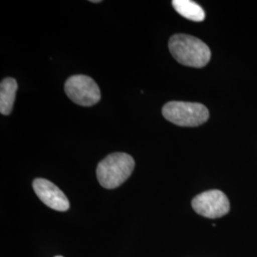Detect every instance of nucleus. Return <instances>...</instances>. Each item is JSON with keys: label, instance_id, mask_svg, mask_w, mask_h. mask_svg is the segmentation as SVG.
<instances>
[{"label": "nucleus", "instance_id": "nucleus-1", "mask_svg": "<svg viewBox=\"0 0 257 257\" xmlns=\"http://www.w3.org/2000/svg\"><path fill=\"white\" fill-rule=\"evenodd\" d=\"M169 50L175 60L184 66L203 68L211 60V50L208 45L189 35L173 36L169 41Z\"/></svg>", "mask_w": 257, "mask_h": 257}, {"label": "nucleus", "instance_id": "nucleus-2", "mask_svg": "<svg viewBox=\"0 0 257 257\" xmlns=\"http://www.w3.org/2000/svg\"><path fill=\"white\" fill-rule=\"evenodd\" d=\"M135 169V160L124 153H114L103 159L97 166L96 175L105 189H115L124 183Z\"/></svg>", "mask_w": 257, "mask_h": 257}, {"label": "nucleus", "instance_id": "nucleus-3", "mask_svg": "<svg viewBox=\"0 0 257 257\" xmlns=\"http://www.w3.org/2000/svg\"><path fill=\"white\" fill-rule=\"evenodd\" d=\"M166 119L180 127H197L209 119L206 106L193 102H168L162 109Z\"/></svg>", "mask_w": 257, "mask_h": 257}, {"label": "nucleus", "instance_id": "nucleus-4", "mask_svg": "<svg viewBox=\"0 0 257 257\" xmlns=\"http://www.w3.org/2000/svg\"><path fill=\"white\" fill-rule=\"evenodd\" d=\"M64 89L72 101L84 107L93 106L101 98L98 85L88 75L75 74L71 76L65 83Z\"/></svg>", "mask_w": 257, "mask_h": 257}, {"label": "nucleus", "instance_id": "nucleus-5", "mask_svg": "<svg viewBox=\"0 0 257 257\" xmlns=\"http://www.w3.org/2000/svg\"><path fill=\"white\" fill-rule=\"evenodd\" d=\"M192 206L196 213L207 218H219L230 211V201L219 190H211L196 195Z\"/></svg>", "mask_w": 257, "mask_h": 257}, {"label": "nucleus", "instance_id": "nucleus-6", "mask_svg": "<svg viewBox=\"0 0 257 257\" xmlns=\"http://www.w3.org/2000/svg\"><path fill=\"white\" fill-rule=\"evenodd\" d=\"M33 188L38 198L49 208L58 211H66L70 208V202L65 193L51 181L37 178L33 182Z\"/></svg>", "mask_w": 257, "mask_h": 257}, {"label": "nucleus", "instance_id": "nucleus-7", "mask_svg": "<svg viewBox=\"0 0 257 257\" xmlns=\"http://www.w3.org/2000/svg\"><path fill=\"white\" fill-rule=\"evenodd\" d=\"M18 83L14 78H5L0 84V112L8 115L14 107Z\"/></svg>", "mask_w": 257, "mask_h": 257}, {"label": "nucleus", "instance_id": "nucleus-8", "mask_svg": "<svg viewBox=\"0 0 257 257\" xmlns=\"http://www.w3.org/2000/svg\"><path fill=\"white\" fill-rule=\"evenodd\" d=\"M175 11L185 19L200 22L205 19V12L200 5L191 0H174L172 2Z\"/></svg>", "mask_w": 257, "mask_h": 257}, {"label": "nucleus", "instance_id": "nucleus-9", "mask_svg": "<svg viewBox=\"0 0 257 257\" xmlns=\"http://www.w3.org/2000/svg\"><path fill=\"white\" fill-rule=\"evenodd\" d=\"M92 2H93V3H99L100 1H98V0H93Z\"/></svg>", "mask_w": 257, "mask_h": 257}, {"label": "nucleus", "instance_id": "nucleus-10", "mask_svg": "<svg viewBox=\"0 0 257 257\" xmlns=\"http://www.w3.org/2000/svg\"><path fill=\"white\" fill-rule=\"evenodd\" d=\"M55 257H63V256H60V255H58V256H55Z\"/></svg>", "mask_w": 257, "mask_h": 257}]
</instances>
